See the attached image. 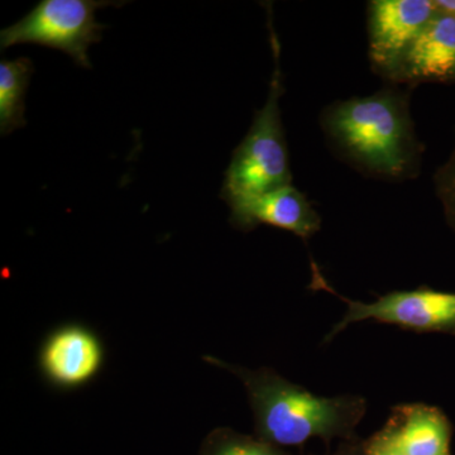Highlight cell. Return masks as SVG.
<instances>
[{"label": "cell", "mask_w": 455, "mask_h": 455, "mask_svg": "<svg viewBox=\"0 0 455 455\" xmlns=\"http://www.w3.org/2000/svg\"><path fill=\"white\" fill-rule=\"evenodd\" d=\"M320 124L334 151L362 172L390 181L418 176L423 147L405 92L385 89L337 101Z\"/></svg>", "instance_id": "6da1fadb"}, {"label": "cell", "mask_w": 455, "mask_h": 455, "mask_svg": "<svg viewBox=\"0 0 455 455\" xmlns=\"http://www.w3.org/2000/svg\"><path fill=\"white\" fill-rule=\"evenodd\" d=\"M205 359L243 382L259 439L277 447L302 445L311 438L348 436L366 414L363 397L316 396L268 368L248 370L218 358Z\"/></svg>", "instance_id": "7a4b0ae2"}, {"label": "cell", "mask_w": 455, "mask_h": 455, "mask_svg": "<svg viewBox=\"0 0 455 455\" xmlns=\"http://www.w3.org/2000/svg\"><path fill=\"white\" fill-rule=\"evenodd\" d=\"M268 20L275 61L269 94L265 107L257 110L247 136L233 152L226 171L220 196L228 205L292 185L280 109V99L283 94L281 46L272 27V17Z\"/></svg>", "instance_id": "3957f363"}, {"label": "cell", "mask_w": 455, "mask_h": 455, "mask_svg": "<svg viewBox=\"0 0 455 455\" xmlns=\"http://www.w3.org/2000/svg\"><path fill=\"white\" fill-rule=\"evenodd\" d=\"M124 3L108 0H41L13 26L0 32L2 51L20 44H36L62 51L75 64L92 68L90 44L101 41V25L95 18L98 9Z\"/></svg>", "instance_id": "277c9868"}, {"label": "cell", "mask_w": 455, "mask_h": 455, "mask_svg": "<svg viewBox=\"0 0 455 455\" xmlns=\"http://www.w3.org/2000/svg\"><path fill=\"white\" fill-rule=\"evenodd\" d=\"M313 287L334 293L347 304V313L326 334L324 343L355 323L372 322L400 326L418 333L455 334V293L436 291L427 287L394 291L373 302H361L344 298L329 286L322 272L313 262Z\"/></svg>", "instance_id": "5b68a950"}, {"label": "cell", "mask_w": 455, "mask_h": 455, "mask_svg": "<svg viewBox=\"0 0 455 455\" xmlns=\"http://www.w3.org/2000/svg\"><path fill=\"white\" fill-rule=\"evenodd\" d=\"M435 13L434 0L368 3V55L373 70L391 80L406 51Z\"/></svg>", "instance_id": "8992f818"}, {"label": "cell", "mask_w": 455, "mask_h": 455, "mask_svg": "<svg viewBox=\"0 0 455 455\" xmlns=\"http://www.w3.org/2000/svg\"><path fill=\"white\" fill-rule=\"evenodd\" d=\"M229 208L230 224L244 232L267 224L307 241L319 232L322 226V218L307 197L292 185L232 204Z\"/></svg>", "instance_id": "52a82bcc"}, {"label": "cell", "mask_w": 455, "mask_h": 455, "mask_svg": "<svg viewBox=\"0 0 455 455\" xmlns=\"http://www.w3.org/2000/svg\"><path fill=\"white\" fill-rule=\"evenodd\" d=\"M391 82L410 85L455 82L454 16L436 11L406 51Z\"/></svg>", "instance_id": "ba28073f"}, {"label": "cell", "mask_w": 455, "mask_h": 455, "mask_svg": "<svg viewBox=\"0 0 455 455\" xmlns=\"http://www.w3.org/2000/svg\"><path fill=\"white\" fill-rule=\"evenodd\" d=\"M101 355L100 343L89 331L66 326L44 344L41 364L51 381L71 387L89 381L98 372Z\"/></svg>", "instance_id": "9c48e42d"}, {"label": "cell", "mask_w": 455, "mask_h": 455, "mask_svg": "<svg viewBox=\"0 0 455 455\" xmlns=\"http://www.w3.org/2000/svg\"><path fill=\"white\" fill-rule=\"evenodd\" d=\"M386 429L405 455H451V424L438 407H395Z\"/></svg>", "instance_id": "30bf717a"}, {"label": "cell", "mask_w": 455, "mask_h": 455, "mask_svg": "<svg viewBox=\"0 0 455 455\" xmlns=\"http://www.w3.org/2000/svg\"><path fill=\"white\" fill-rule=\"evenodd\" d=\"M35 71L31 60L20 57L0 62V133L7 136L25 127V98Z\"/></svg>", "instance_id": "8fae6325"}, {"label": "cell", "mask_w": 455, "mask_h": 455, "mask_svg": "<svg viewBox=\"0 0 455 455\" xmlns=\"http://www.w3.org/2000/svg\"><path fill=\"white\" fill-rule=\"evenodd\" d=\"M202 455H289L277 445L230 429H217L205 439Z\"/></svg>", "instance_id": "7c38bea8"}, {"label": "cell", "mask_w": 455, "mask_h": 455, "mask_svg": "<svg viewBox=\"0 0 455 455\" xmlns=\"http://www.w3.org/2000/svg\"><path fill=\"white\" fill-rule=\"evenodd\" d=\"M436 197L442 204L443 212L448 226L455 232V140L448 160L436 170L434 175Z\"/></svg>", "instance_id": "4fadbf2b"}, {"label": "cell", "mask_w": 455, "mask_h": 455, "mask_svg": "<svg viewBox=\"0 0 455 455\" xmlns=\"http://www.w3.org/2000/svg\"><path fill=\"white\" fill-rule=\"evenodd\" d=\"M366 455H405L397 447L388 430L383 429L374 436L366 449Z\"/></svg>", "instance_id": "5bb4252c"}, {"label": "cell", "mask_w": 455, "mask_h": 455, "mask_svg": "<svg viewBox=\"0 0 455 455\" xmlns=\"http://www.w3.org/2000/svg\"><path fill=\"white\" fill-rule=\"evenodd\" d=\"M436 11L455 17V0H434Z\"/></svg>", "instance_id": "9a60e30c"}, {"label": "cell", "mask_w": 455, "mask_h": 455, "mask_svg": "<svg viewBox=\"0 0 455 455\" xmlns=\"http://www.w3.org/2000/svg\"><path fill=\"white\" fill-rule=\"evenodd\" d=\"M343 455H355V453H349L348 451V453H344Z\"/></svg>", "instance_id": "2e32d148"}]
</instances>
